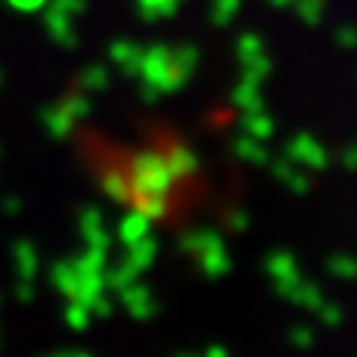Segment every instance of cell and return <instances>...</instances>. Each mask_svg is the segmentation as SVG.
I'll return each instance as SVG.
<instances>
[{"mask_svg": "<svg viewBox=\"0 0 357 357\" xmlns=\"http://www.w3.org/2000/svg\"><path fill=\"white\" fill-rule=\"evenodd\" d=\"M197 51L194 48H155L143 54L140 69L146 72V81L158 86L161 93H173L194 75Z\"/></svg>", "mask_w": 357, "mask_h": 357, "instance_id": "obj_1", "label": "cell"}, {"mask_svg": "<svg viewBox=\"0 0 357 357\" xmlns=\"http://www.w3.org/2000/svg\"><path fill=\"white\" fill-rule=\"evenodd\" d=\"M191 250L197 256V262L206 268L208 277H220L229 268V256H227V250H223L218 236H194Z\"/></svg>", "mask_w": 357, "mask_h": 357, "instance_id": "obj_2", "label": "cell"}, {"mask_svg": "<svg viewBox=\"0 0 357 357\" xmlns=\"http://www.w3.org/2000/svg\"><path fill=\"white\" fill-rule=\"evenodd\" d=\"M238 57L244 66V77H253V81H262L268 75V54H265V45L256 39V36H244L238 42Z\"/></svg>", "mask_w": 357, "mask_h": 357, "instance_id": "obj_3", "label": "cell"}, {"mask_svg": "<svg viewBox=\"0 0 357 357\" xmlns=\"http://www.w3.org/2000/svg\"><path fill=\"white\" fill-rule=\"evenodd\" d=\"M289 158H292L301 170H310V167L312 170H321V167L328 164V155L321 149V143L307 137V134H301V137L289 143Z\"/></svg>", "mask_w": 357, "mask_h": 357, "instance_id": "obj_4", "label": "cell"}, {"mask_svg": "<svg viewBox=\"0 0 357 357\" xmlns=\"http://www.w3.org/2000/svg\"><path fill=\"white\" fill-rule=\"evenodd\" d=\"M271 119L262 107H253V110H244V131H248V137H256V140H268L271 137Z\"/></svg>", "mask_w": 357, "mask_h": 357, "instance_id": "obj_5", "label": "cell"}, {"mask_svg": "<svg viewBox=\"0 0 357 357\" xmlns=\"http://www.w3.org/2000/svg\"><path fill=\"white\" fill-rule=\"evenodd\" d=\"M182 3L185 0H140V13L149 21H158V18H170Z\"/></svg>", "mask_w": 357, "mask_h": 357, "instance_id": "obj_6", "label": "cell"}, {"mask_svg": "<svg viewBox=\"0 0 357 357\" xmlns=\"http://www.w3.org/2000/svg\"><path fill=\"white\" fill-rule=\"evenodd\" d=\"M238 155L241 158H248V161H253V164H262L268 155H265V146H262V140H256V137H244V140H238Z\"/></svg>", "mask_w": 357, "mask_h": 357, "instance_id": "obj_7", "label": "cell"}, {"mask_svg": "<svg viewBox=\"0 0 357 357\" xmlns=\"http://www.w3.org/2000/svg\"><path fill=\"white\" fill-rule=\"evenodd\" d=\"M238 6H241V0H215V3H211V18H215L218 24H229L232 15L238 13Z\"/></svg>", "mask_w": 357, "mask_h": 357, "instance_id": "obj_8", "label": "cell"}, {"mask_svg": "<svg viewBox=\"0 0 357 357\" xmlns=\"http://www.w3.org/2000/svg\"><path fill=\"white\" fill-rule=\"evenodd\" d=\"M292 3L298 6V13L304 21H310V24H319V18H321V0H292Z\"/></svg>", "mask_w": 357, "mask_h": 357, "instance_id": "obj_9", "label": "cell"}, {"mask_svg": "<svg viewBox=\"0 0 357 357\" xmlns=\"http://www.w3.org/2000/svg\"><path fill=\"white\" fill-rule=\"evenodd\" d=\"M331 271L342 274V277H354L357 274V262L351 256H331Z\"/></svg>", "mask_w": 357, "mask_h": 357, "instance_id": "obj_10", "label": "cell"}, {"mask_svg": "<svg viewBox=\"0 0 357 357\" xmlns=\"http://www.w3.org/2000/svg\"><path fill=\"white\" fill-rule=\"evenodd\" d=\"M345 167H349V170H357V143L345 152Z\"/></svg>", "mask_w": 357, "mask_h": 357, "instance_id": "obj_11", "label": "cell"}, {"mask_svg": "<svg viewBox=\"0 0 357 357\" xmlns=\"http://www.w3.org/2000/svg\"><path fill=\"white\" fill-rule=\"evenodd\" d=\"M292 340H295L298 345H310V342H312V337H310V333H307L304 328H298V331H295V337H292Z\"/></svg>", "mask_w": 357, "mask_h": 357, "instance_id": "obj_12", "label": "cell"}, {"mask_svg": "<svg viewBox=\"0 0 357 357\" xmlns=\"http://www.w3.org/2000/svg\"><path fill=\"white\" fill-rule=\"evenodd\" d=\"M340 39H342V45H349V48H351V45L357 42V33H349V30H340Z\"/></svg>", "mask_w": 357, "mask_h": 357, "instance_id": "obj_13", "label": "cell"}, {"mask_svg": "<svg viewBox=\"0 0 357 357\" xmlns=\"http://www.w3.org/2000/svg\"><path fill=\"white\" fill-rule=\"evenodd\" d=\"M274 3H277V6H283V3H292V0H274Z\"/></svg>", "mask_w": 357, "mask_h": 357, "instance_id": "obj_14", "label": "cell"}]
</instances>
